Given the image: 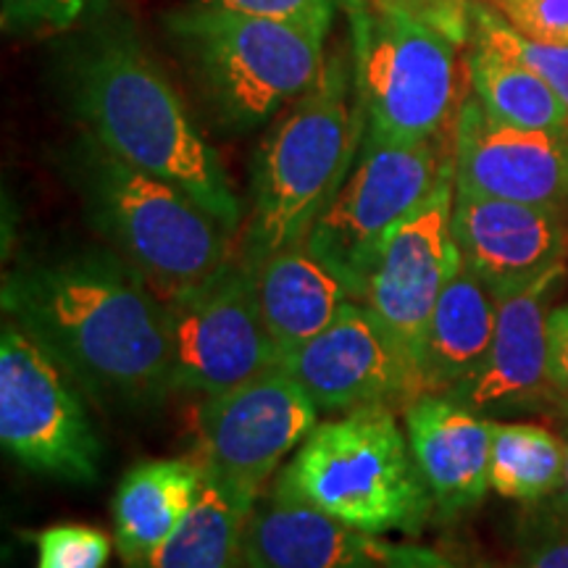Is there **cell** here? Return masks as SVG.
I'll return each instance as SVG.
<instances>
[{
    "mask_svg": "<svg viewBox=\"0 0 568 568\" xmlns=\"http://www.w3.org/2000/svg\"><path fill=\"white\" fill-rule=\"evenodd\" d=\"M382 537L345 527L308 503L258 497L247 518L243 568H379Z\"/></svg>",
    "mask_w": 568,
    "mask_h": 568,
    "instance_id": "cell-18",
    "label": "cell"
},
{
    "mask_svg": "<svg viewBox=\"0 0 568 568\" xmlns=\"http://www.w3.org/2000/svg\"><path fill=\"white\" fill-rule=\"evenodd\" d=\"M564 443H566V471H564V481H560V489L556 495L550 497V508L552 514L568 518V422H566V429H564Z\"/></svg>",
    "mask_w": 568,
    "mask_h": 568,
    "instance_id": "cell-33",
    "label": "cell"
},
{
    "mask_svg": "<svg viewBox=\"0 0 568 568\" xmlns=\"http://www.w3.org/2000/svg\"><path fill=\"white\" fill-rule=\"evenodd\" d=\"M213 116L245 132L322 80L326 34L287 21L190 6L163 17Z\"/></svg>",
    "mask_w": 568,
    "mask_h": 568,
    "instance_id": "cell-7",
    "label": "cell"
},
{
    "mask_svg": "<svg viewBox=\"0 0 568 568\" xmlns=\"http://www.w3.org/2000/svg\"><path fill=\"white\" fill-rule=\"evenodd\" d=\"M3 316L51 351L92 400L155 408L174 393L169 305L105 247L27 261L6 274Z\"/></svg>",
    "mask_w": 568,
    "mask_h": 568,
    "instance_id": "cell-1",
    "label": "cell"
},
{
    "mask_svg": "<svg viewBox=\"0 0 568 568\" xmlns=\"http://www.w3.org/2000/svg\"><path fill=\"white\" fill-rule=\"evenodd\" d=\"M205 481L201 458H151L134 464L111 503L113 542L126 568L140 566L174 535Z\"/></svg>",
    "mask_w": 568,
    "mask_h": 568,
    "instance_id": "cell-20",
    "label": "cell"
},
{
    "mask_svg": "<svg viewBox=\"0 0 568 568\" xmlns=\"http://www.w3.org/2000/svg\"><path fill=\"white\" fill-rule=\"evenodd\" d=\"M548 368L556 393L568 403V305H558L548 318Z\"/></svg>",
    "mask_w": 568,
    "mask_h": 568,
    "instance_id": "cell-31",
    "label": "cell"
},
{
    "mask_svg": "<svg viewBox=\"0 0 568 568\" xmlns=\"http://www.w3.org/2000/svg\"><path fill=\"white\" fill-rule=\"evenodd\" d=\"M450 169L453 138L400 142L364 132L351 174L305 243L361 301L368 268L387 234L435 193Z\"/></svg>",
    "mask_w": 568,
    "mask_h": 568,
    "instance_id": "cell-8",
    "label": "cell"
},
{
    "mask_svg": "<svg viewBox=\"0 0 568 568\" xmlns=\"http://www.w3.org/2000/svg\"><path fill=\"white\" fill-rule=\"evenodd\" d=\"M495 322L493 293L458 258L426 326L418 361L422 393L445 395L477 372L493 345Z\"/></svg>",
    "mask_w": 568,
    "mask_h": 568,
    "instance_id": "cell-21",
    "label": "cell"
},
{
    "mask_svg": "<svg viewBox=\"0 0 568 568\" xmlns=\"http://www.w3.org/2000/svg\"><path fill=\"white\" fill-rule=\"evenodd\" d=\"M272 493L308 503L372 537L418 535L435 514L393 406L355 408L316 424L280 468Z\"/></svg>",
    "mask_w": 568,
    "mask_h": 568,
    "instance_id": "cell-6",
    "label": "cell"
},
{
    "mask_svg": "<svg viewBox=\"0 0 568 568\" xmlns=\"http://www.w3.org/2000/svg\"><path fill=\"white\" fill-rule=\"evenodd\" d=\"M190 3L287 21V24L308 27L324 34H329L337 9V0H190Z\"/></svg>",
    "mask_w": 568,
    "mask_h": 568,
    "instance_id": "cell-27",
    "label": "cell"
},
{
    "mask_svg": "<svg viewBox=\"0 0 568 568\" xmlns=\"http://www.w3.org/2000/svg\"><path fill=\"white\" fill-rule=\"evenodd\" d=\"M514 568H568V518L542 514L531 524Z\"/></svg>",
    "mask_w": 568,
    "mask_h": 568,
    "instance_id": "cell-30",
    "label": "cell"
},
{
    "mask_svg": "<svg viewBox=\"0 0 568 568\" xmlns=\"http://www.w3.org/2000/svg\"><path fill=\"white\" fill-rule=\"evenodd\" d=\"M92 0H0V21L9 34L63 32L88 11Z\"/></svg>",
    "mask_w": 568,
    "mask_h": 568,
    "instance_id": "cell-28",
    "label": "cell"
},
{
    "mask_svg": "<svg viewBox=\"0 0 568 568\" xmlns=\"http://www.w3.org/2000/svg\"><path fill=\"white\" fill-rule=\"evenodd\" d=\"M314 397L282 364L226 393L205 397L197 414L205 471L261 497L282 460L316 429Z\"/></svg>",
    "mask_w": 568,
    "mask_h": 568,
    "instance_id": "cell-11",
    "label": "cell"
},
{
    "mask_svg": "<svg viewBox=\"0 0 568 568\" xmlns=\"http://www.w3.org/2000/svg\"><path fill=\"white\" fill-rule=\"evenodd\" d=\"M524 38L568 42V0H481Z\"/></svg>",
    "mask_w": 568,
    "mask_h": 568,
    "instance_id": "cell-29",
    "label": "cell"
},
{
    "mask_svg": "<svg viewBox=\"0 0 568 568\" xmlns=\"http://www.w3.org/2000/svg\"><path fill=\"white\" fill-rule=\"evenodd\" d=\"M453 169L466 193L568 209V132L497 122L474 92L453 130Z\"/></svg>",
    "mask_w": 568,
    "mask_h": 568,
    "instance_id": "cell-14",
    "label": "cell"
},
{
    "mask_svg": "<svg viewBox=\"0 0 568 568\" xmlns=\"http://www.w3.org/2000/svg\"><path fill=\"white\" fill-rule=\"evenodd\" d=\"M379 568H466L458 560L443 556V552L422 548V545L385 542L382 539Z\"/></svg>",
    "mask_w": 568,
    "mask_h": 568,
    "instance_id": "cell-32",
    "label": "cell"
},
{
    "mask_svg": "<svg viewBox=\"0 0 568 568\" xmlns=\"http://www.w3.org/2000/svg\"><path fill=\"white\" fill-rule=\"evenodd\" d=\"M282 366L324 414L366 406H408L422 395L416 366L366 303L339 308L322 335L282 358Z\"/></svg>",
    "mask_w": 568,
    "mask_h": 568,
    "instance_id": "cell-13",
    "label": "cell"
},
{
    "mask_svg": "<svg viewBox=\"0 0 568 568\" xmlns=\"http://www.w3.org/2000/svg\"><path fill=\"white\" fill-rule=\"evenodd\" d=\"M61 172L92 230L166 303L209 282L234 258V232L195 197L113 155L92 134L82 132L63 148Z\"/></svg>",
    "mask_w": 568,
    "mask_h": 568,
    "instance_id": "cell-3",
    "label": "cell"
},
{
    "mask_svg": "<svg viewBox=\"0 0 568 568\" xmlns=\"http://www.w3.org/2000/svg\"><path fill=\"white\" fill-rule=\"evenodd\" d=\"M453 203L456 169H450L439 180L435 193L387 234L368 268L361 297V303H366L389 337L408 355L416 372L432 311L447 274L460 258L453 237Z\"/></svg>",
    "mask_w": 568,
    "mask_h": 568,
    "instance_id": "cell-12",
    "label": "cell"
},
{
    "mask_svg": "<svg viewBox=\"0 0 568 568\" xmlns=\"http://www.w3.org/2000/svg\"><path fill=\"white\" fill-rule=\"evenodd\" d=\"M353 21V84L366 132L385 140L453 138L468 63L460 40L468 24L456 13H426L406 3L366 9L347 3Z\"/></svg>",
    "mask_w": 568,
    "mask_h": 568,
    "instance_id": "cell-4",
    "label": "cell"
},
{
    "mask_svg": "<svg viewBox=\"0 0 568 568\" xmlns=\"http://www.w3.org/2000/svg\"><path fill=\"white\" fill-rule=\"evenodd\" d=\"M258 497L205 471L195 506L151 558L132 568H243L247 518Z\"/></svg>",
    "mask_w": 568,
    "mask_h": 568,
    "instance_id": "cell-22",
    "label": "cell"
},
{
    "mask_svg": "<svg viewBox=\"0 0 568 568\" xmlns=\"http://www.w3.org/2000/svg\"><path fill=\"white\" fill-rule=\"evenodd\" d=\"M566 471V443L539 424L510 422L493 429L489 489L506 500L542 503L560 489Z\"/></svg>",
    "mask_w": 568,
    "mask_h": 568,
    "instance_id": "cell-24",
    "label": "cell"
},
{
    "mask_svg": "<svg viewBox=\"0 0 568 568\" xmlns=\"http://www.w3.org/2000/svg\"><path fill=\"white\" fill-rule=\"evenodd\" d=\"M364 132V111L358 98L351 103V74L337 53L326 59L322 80L290 105L255 153L245 261L258 264L308 237L351 174Z\"/></svg>",
    "mask_w": 568,
    "mask_h": 568,
    "instance_id": "cell-5",
    "label": "cell"
},
{
    "mask_svg": "<svg viewBox=\"0 0 568 568\" xmlns=\"http://www.w3.org/2000/svg\"><path fill=\"white\" fill-rule=\"evenodd\" d=\"M453 237L493 297L529 287L568 258V209L481 197L456 187Z\"/></svg>",
    "mask_w": 568,
    "mask_h": 568,
    "instance_id": "cell-15",
    "label": "cell"
},
{
    "mask_svg": "<svg viewBox=\"0 0 568 568\" xmlns=\"http://www.w3.org/2000/svg\"><path fill=\"white\" fill-rule=\"evenodd\" d=\"M38 568H105L111 537L88 524H55L34 535Z\"/></svg>",
    "mask_w": 568,
    "mask_h": 568,
    "instance_id": "cell-26",
    "label": "cell"
},
{
    "mask_svg": "<svg viewBox=\"0 0 568 568\" xmlns=\"http://www.w3.org/2000/svg\"><path fill=\"white\" fill-rule=\"evenodd\" d=\"M166 305L174 393L211 397L282 364L261 314L251 261L232 258L209 282Z\"/></svg>",
    "mask_w": 568,
    "mask_h": 568,
    "instance_id": "cell-10",
    "label": "cell"
},
{
    "mask_svg": "<svg viewBox=\"0 0 568 568\" xmlns=\"http://www.w3.org/2000/svg\"><path fill=\"white\" fill-rule=\"evenodd\" d=\"M253 266L261 314L282 358L322 335L339 308L355 301L343 276L324 264L305 240Z\"/></svg>",
    "mask_w": 568,
    "mask_h": 568,
    "instance_id": "cell-19",
    "label": "cell"
},
{
    "mask_svg": "<svg viewBox=\"0 0 568 568\" xmlns=\"http://www.w3.org/2000/svg\"><path fill=\"white\" fill-rule=\"evenodd\" d=\"M468 88L489 116L524 130L568 132V109L535 69L514 55L471 40Z\"/></svg>",
    "mask_w": 568,
    "mask_h": 568,
    "instance_id": "cell-23",
    "label": "cell"
},
{
    "mask_svg": "<svg viewBox=\"0 0 568 568\" xmlns=\"http://www.w3.org/2000/svg\"><path fill=\"white\" fill-rule=\"evenodd\" d=\"M564 274L566 268H558L529 287L495 297L493 345L477 372L445 393L447 397L477 414H510L560 397L548 368V305Z\"/></svg>",
    "mask_w": 568,
    "mask_h": 568,
    "instance_id": "cell-16",
    "label": "cell"
},
{
    "mask_svg": "<svg viewBox=\"0 0 568 568\" xmlns=\"http://www.w3.org/2000/svg\"><path fill=\"white\" fill-rule=\"evenodd\" d=\"M468 24H471V40L485 42V45L527 63L558 92V98L568 109V42H539L524 38L481 0H474L468 6Z\"/></svg>",
    "mask_w": 568,
    "mask_h": 568,
    "instance_id": "cell-25",
    "label": "cell"
},
{
    "mask_svg": "<svg viewBox=\"0 0 568 568\" xmlns=\"http://www.w3.org/2000/svg\"><path fill=\"white\" fill-rule=\"evenodd\" d=\"M80 382L45 345L6 318L0 332V443L27 471L69 485L101 477L103 443Z\"/></svg>",
    "mask_w": 568,
    "mask_h": 568,
    "instance_id": "cell-9",
    "label": "cell"
},
{
    "mask_svg": "<svg viewBox=\"0 0 568 568\" xmlns=\"http://www.w3.org/2000/svg\"><path fill=\"white\" fill-rule=\"evenodd\" d=\"M55 88L67 111L103 148L176 184L237 232L243 205L222 159L126 19H92L63 45Z\"/></svg>",
    "mask_w": 568,
    "mask_h": 568,
    "instance_id": "cell-2",
    "label": "cell"
},
{
    "mask_svg": "<svg viewBox=\"0 0 568 568\" xmlns=\"http://www.w3.org/2000/svg\"><path fill=\"white\" fill-rule=\"evenodd\" d=\"M403 422L435 514L456 518L481 506L489 493L493 418L447 395L424 393L408 403Z\"/></svg>",
    "mask_w": 568,
    "mask_h": 568,
    "instance_id": "cell-17",
    "label": "cell"
}]
</instances>
